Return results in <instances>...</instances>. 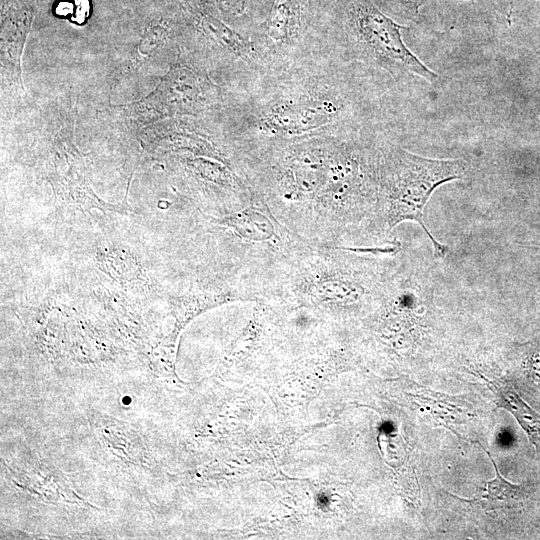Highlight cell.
<instances>
[{"instance_id":"6da1fadb","label":"cell","mask_w":540,"mask_h":540,"mask_svg":"<svg viewBox=\"0 0 540 540\" xmlns=\"http://www.w3.org/2000/svg\"><path fill=\"white\" fill-rule=\"evenodd\" d=\"M351 64L318 51L268 69L234 96V133L269 146L359 132L371 107Z\"/></svg>"},{"instance_id":"7a4b0ae2","label":"cell","mask_w":540,"mask_h":540,"mask_svg":"<svg viewBox=\"0 0 540 540\" xmlns=\"http://www.w3.org/2000/svg\"><path fill=\"white\" fill-rule=\"evenodd\" d=\"M370 0H334L322 25V50L344 62L386 72L395 81L416 75L435 83L439 75L405 44V29Z\"/></svg>"},{"instance_id":"3957f363","label":"cell","mask_w":540,"mask_h":540,"mask_svg":"<svg viewBox=\"0 0 540 540\" xmlns=\"http://www.w3.org/2000/svg\"><path fill=\"white\" fill-rule=\"evenodd\" d=\"M468 170L469 163L462 158H428L400 147L389 148L378 163V186L390 226L406 220L418 223L431 240L434 255L443 258L448 248L426 227L424 209L439 186L463 179Z\"/></svg>"},{"instance_id":"277c9868","label":"cell","mask_w":540,"mask_h":540,"mask_svg":"<svg viewBox=\"0 0 540 540\" xmlns=\"http://www.w3.org/2000/svg\"><path fill=\"white\" fill-rule=\"evenodd\" d=\"M325 12L314 0H273L267 17L249 33L272 68L322 51Z\"/></svg>"},{"instance_id":"5b68a950","label":"cell","mask_w":540,"mask_h":540,"mask_svg":"<svg viewBox=\"0 0 540 540\" xmlns=\"http://www.w3.org/2000/svg\"><path fill=\"white\" fill-rule=\"evenodd\" d=\"M220 88L208 76L191 65L178 63L151 95L157 98V112L161 114L197 115L214 107L222 100Z\"/></svg>"},{"instance_id":"8992f818","label":"cell","mask_w":540,"mask_h":540,"mask_svg":"<svg viewBox=\"0 0 540 540\" xmlns=\"http://www.w3.org/2000/svg\"><path fill=\"white\" fill-rule=\"evenodd\" d=\"M481 377L493 392L498 407L508 410L526 431L530 441L540 450V414L533 410L516 392L513 386L502 379Z\"/></svg>"},{"instance_id":"52a82bcc","label":"cell","mask_w":540,"mask_h":540,"mask_svg":"<svg viewBox=\"0 0 540 540\" xmlns=\"http://www.w3.org/2000/svg\"><path fill=\"white\" fill-rule=\"evenodd\" d=\"M493 462L496 476L478 487L475 497L469 500L460 499L463 502L480 507L486 512H496L504 509H512L518 506L525 497L523 488L513 485L505 480L499 473L490 453L486 451Z\"/></svg>"},{"instance_id":"ba28073f","label":"cell","mask_w":540,"mask_h":540,"mask_svg":"<svg viewBox=\"0 0 540 540\" xmlns=\"http://www.w3.org/2000/svg\"><path fill=\"white\" fill-rule=\"evenodd\" d=\"M53 181L55 189L58 191V195L67 203L101 207L102 201L97 199L93 191L85 182V179L82 176H78L77 170L74 171L73 175L67 173L66 176H58L57 179Z\"/></svg>"},{"instance_id":"9c48e42d","label":"cell","mask_w":540,"mask_h":540,"mask_svg":"<svg viewBox=\"0 0 540 540\" xmlns=\"http://www.w3.org/2000/svg\"><path fill=\"white\" fill-rule=\"evenodd\" d=\"M384 3H391L397 7L401 13L409 18H415L420 8L430 0H381ZM460 1H475V0H460Z\"/></svg>"},{"instance_id":"30bf717a","label":"cell","mask_w":540,"mask_h":540,"mask_svg":"<svg viewBox=\"0 0 540 540\" xmlns=\"http://www.w3.org/2000/svg\"><path fill=\"white\" fill-rule=\"evenodd\" d=\"M526 368L530 377L540 382V355H532L526 361Z\"/></svg>"},{"instance_id":"8fae6325","label":"cell","mask_w":540,"mask_h":540,"mask_svg":"<svg viewBox=\"0 0 540 540\" xmlns=\"http://www.w3.org/2000/svg\"><path fill=\"white\" fill-rule=\"evenodd\" d=\"M123 403L129 404L130 403V398H128V397L123 398Z\"/></svg>"},{"instance_id":"7c38bea8","label":"cell","mask_w":540,"mask_h":540,"mask_svg":"<svg viewBox=\"0 0 540 540\" xmlns=\"http://www.w3.org/2000/svg\"><path fill=\"white\" fill-rule=\"evenodd\" d=\"M540 1V0H539Z\"/></svg>"}]
</instances>
